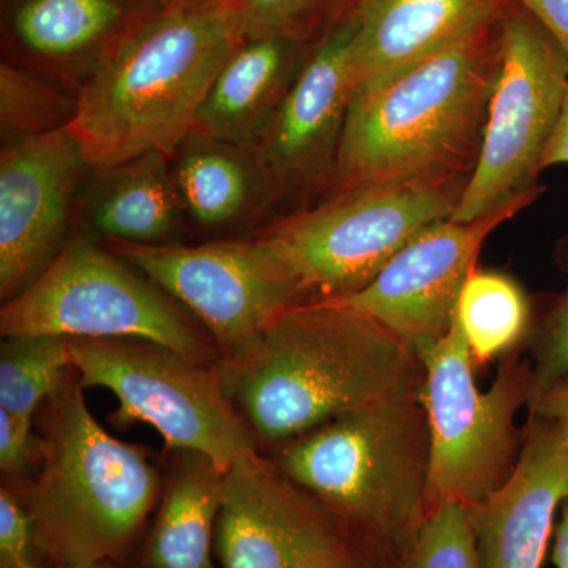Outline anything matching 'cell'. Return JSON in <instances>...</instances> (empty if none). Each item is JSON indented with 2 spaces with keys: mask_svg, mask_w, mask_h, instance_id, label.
Here are the masks:
<instances>
[{
  "mask_svg": "<svg viewBox=\"0 0 568 568\" xmlns=\"http://www.w3.org/2000/svg\"><path fill=\"white\" fill-rule=\"evenodd\" d=\"M507 6L508 0H361L353 48L357 91L480 31Z\"/></svg>",
  "mask_w": 568,
  "mask_h": 568,
  "instance_id": "e0dca14e",
  "label": "cell"
},
{
  "mask_svg": "<svg viewBox=\"0 0 568 568\" xmlns=\"http://www.w3.org/2000/svg\"><path fill=\"white\" fill-rule=\"evenodd\" d=\"M284 481L278 466L256 452L226 470L215 528L222 568H293L282 519Z\"/></svg>",
  "mask_w": 568,
  "mask_h": 568,
  "instance_id": "44dd1931",
  "label": "cell"
},
{
  "mask_svg": "<svg viewBox=\"0 0 568 568\" xmlns=\"http://www.w3.org/2000/svg\"><path fill=\"white\" fill-rule=\"evenodd\" d=\"M429 425L426 514L443 504L484 503L514 474L526 439L517 416L537 394L532 362L508 354L481 392L458 316L447 335L418 355Z\"/></svg>",
  "mask_w": 568,
  "mask_h": 568,
  "instance_id": "8992f818",
  "label": "cell"
},
{
  "mask_svg": "<svg viewBox=\"0 0 568 568\" xmlns=\"http://www.w3.org/2000/svg\"><path fill=\"white\" fill-rule=\"evenodd\" d=\"M529 342L537 390L568 376V283L534 321Z\"/></svg>",
  "mask_w": 568,
  "mask_h": 568,
  "instance_id": "f1b7e54d",
  "label": "cell"
},
{
  "mask_svg": "<svg viewBox=\"0 0 568 568\" xmlns=\"http://www.w3.org/2000/svg\"><path fill=\"white\" fill-rule=\"evenodd\" d=\"M355 32L354 13L317 41L254 148L274 185L280 215L308 207L331 192L357 91Z\"/></svg>",
  "mask_w": 568,
  "mask_h": 568,
  "instance_id": "7c38bea8",
  "label": "cell"
},
{
  "mask_svg": "<svg viewBox=\"0 0 568 568\" xmlns=\"http://www.w3.org/2000/svg\"><path fill=\"white\" fill-rule=\"evenodd\" d=\"M529 414L547 422L568 450V376L538 388L530 402Z\"/></svg>",
  "mask_w": 568,
  "mask_h": 568,
  "instance_id": "1f68e13d",
  "label": "cell"
},
{
  "mask_svg": "<svg viewBox=\"0 0 568 568\" xmlns=\"http://www.w3.org/2000/svg\"><path fill=\"white\" fill-rule=\"evenodd\" d=\"M568 97V62L528 11L508 2L500 67L476 168L452 220L473 222L541 193L538 178Z\"/></svg>",
  "mask_w": 568,
  "mask_h": 568,
  "instance_id": "30bf717a",
  "label": "cell"
},
{
  "mask_svg": "<svg viewBox=\"0 0 568 568\" xmlns=\"http://www.w3.org/2000/svg\"><path fill=\"white\" fill-rule=\"evenodd\" d=\"M69 379L48 399L43 467L21 499L37 548L54 567L121 556L162 493L148 452L111 436L89 410L78 376Z\"/></svg>",
  "mask_w": 568,
  "mask_h": 568,
  "instance_id": "5b68a950",
  "label": "cell"
},
{
  "mask_svg": "<svg viewBox=\"0 0 568 568\" xmlns=\"http://www.w3.org/2000/svg\"><path fill=\"white\" fill-rule=\"evenodd\" d=\"M33 420L13 417L0 409V469L20 476L40 455V439L33 436Z\"/></svg>",
  "mask_w": 568,
  "mask_h": 568,
  "instance_id": "4dcf8cb0",
  "label": "cell"
},
{
  "mask_svg": "<svg viewBox=\"0 0 568 568\" xmlns=\"http://www.w3.org/2000/svg\"><path fill=\"white\" fill-rule=\"evenodd\" d=\"M216 372L254 436L284 444L424 386L413 347L365 313L324 298L284 308Z\"/></svg>",
  "mask_w": 568,
  "mask_h": 568,
  "instance_id": "6da1fadb",
  "label": "cell"
},
{
  "mask_svg": "<svg viewBox=\"0 0 568 568\" xmlns=\"http://www.w3.org/2000/svg\"><path fill=\"white\" fill-rule=\"evenodd\" d=\"M457 316L476 365L514 353L530 338L536 321L528 295L514 278L478 268L467 278Z\"/></svg>",
  "mask_w": 568,
  "mask_h": 568,
  "instance_id": "603a6c76",
  "label": "cell"
},
{
  "mask_svg": "<svg viewBox=\"0 0 568 568\" xmlns=\"http://www.w3.org/2000/svg\"><path fill=\"white\" fill-rule=\"evenodd\" d=\"M73 369L69 336H3L0 409L22 420H33L41 403L61 390Z\"/></svg>",
  "mask_w": 568,
  "mask_h": 568,
  "instance_id": "cb8c5ba5",
  "label": "cell"
},
{
  "mask_svg": "<svg viewBox=\"0 0 568 568\" xmlns=\"http://www.w3.org/2000/svg\"><path fill=\"white\" fill-rule=\"evenodd\" d=\"M532 14L551 36L568 62V0H508Z\"/></svg>",
  "mask_w": 568,
  "mask_h": 568,
  "instance_id": "d6a6232c",
  "label": "cell"
},
{
  "mask_svg": "<svg viewBox=\"0 0 568 568\" xmlns=\"http://www.w3.org/2000/svg\"><path fill=\"white\" fill-rule=\"evenodd\" d=\"M70 353L82 388L118 398L115 425H151L168 447L205 455L224 470L256 452L216 366L140 338H70Z\"/></svg>",
  "mask_w": 568,
  "mask_h": 568,
  "instance_id": "9c48e42d",
  "label": "cell"
},
{
  "mask_svg": "<svg viewBox=\"0 0 568 568\" xmlns=\"http://www.w3.org/2000/svg\"><path fill=\"white\" fill-rule=\"evenodd\" d=\"M171 171L186 220L201 233L241 230L278 212L253 149L193 130L171 156Z\"/></svg>",
  "mask_w": 568,
  "mask_h": 568,
  "instance_id": "d6986e66",
  "label": "cell"
},
{
  "mask_svg": "<svg viewBox=\"0 0 568 568\" xmlns=\"http://www.w3.org/2000/svg\"><path fill=\"white\" fill-rule=\"evenodd\" d=\"M200 325L148 276L80 230L0 310L2 336L149 339L216 366L219 347Z\"/></svg>",
  "mask_w": 568,
  "mask_h": 568,
  "instance_id": "52a82bcc",
  "label": "cell"
},
{
  "mask_svg": "<svg viewBox=\"0 0 568 568\" xmlns=\"http://www.w3.org/2000/svg\"><path fill=\"white\" fill-rule=\"evenodd\" d=\"M164 9L178 6H196V3L213 2V0H156Z\"/></svg>",
  "mask_w": 568,
  "mask_h": 568,
  "instance_id": "d590c367",
  "label": "cell"
},
{
  "mask_svg": "<svg viewBox=\"0 0 568 568\" xmlns=\"http://www.w3.org/2000/svg\"><path fill=\"white\" fill-rule=\"evenodd\" d=\"M538 196L519 197L473 222L447 219L426 227L368 286L338 302L377 321L420 355L450 331L481 245Z\"/></svg>",
  "mask_w": 568,
  "mask_h": 568,
  "instance_id": "4fadbf2b",
  "label": "cell"
},
{
  "mask_svg": "<svg viewBox=\"0 0 568 568\" xmlns=\"http://www.w3.org/2000/svg\"><path fill=\"white\" fill-rule=\"evenodd\" d=\"M226 470L205 455L179 452L148 538V568H215L216 518Z\"/></svg>",
  "mask_w": 568,
  "mask_h": 568,
  "instance_id": "7402d4cb",
  "label": "cell"
},
{
  "mask_svg": "<svg viewBox=\"0 0 568 568\" xmlns=\"http://www.w3.org/2000/svg\"><path fill=\"white\" fill-rule=\"evenodd\" d=\"M316 43L242 40L216 74L193 130L254 151Z\"/></svg>",
  "mask_w": 568,
  "mask_h": 568,
  "instance_id": "ffe728a7",
  "label": "cell"
},
{
  "mask_svg": "<svg viewBox=\"0 0 568 568\" xmlns=\"http://www.w3.org/2000/svg\"><path fill=\"white\" fill-rule=\"evenodd\" d=\"M20 568H41L36 566V564H31V566H24ZM54 568H115L112 567L111 564L108 562H97V564H88V566H78V567H54Z\"/></svg>",
  "mask_w": 568,
  "mask_h": 568,
  "instance_id": "8d00e7d4",
  "label": "cell"
},
{
  "mask_svg": "<svg viewBox=\"0 0 568 568\" xmlns=\"http://www.w3.org/2000/svg\"><path fill=\"white\" fill-rule=\"evenodd\" d=\"M282 519L293 568H362L338 530L342 526L290 478L283 489Z\"/></svg>",
  "mask_w": 568,
  "mask_h": 568,
  "instance_id": "484cf974",
  "label": "cell"
},
{
  "mask_svg": "<svg viewBox=\"0 0 568 568\" xmlns=\"http://www.w3.org/2000/svg\"><path fill=\"white\" fill-rule=\"evenodd\" d=\"M560 164H568V97L558 129L552 134L547 152H545L544 171L548 168L560 166Z\"/></svg>",
  "mask_w": 568,
  "mask_h": 568,
  "instance_id": "836d02e7",
  "label": "cell"
},
{
  "mask_svg": "<svg viewBox=\"0 0 568 568\" xmlns=\"http://www.w3.org/2000/svg\"><path fill=\"white\" fill-rule=\"evenodd\" d=\"M469 178L368 183L325 194L256 233L274 241L306 298L339 301L368 286L426 227L452 219Z\"/></svg>",
  "mask_w": 568,
  "mask_h": 568,
  "instance_id": "ba28073f",
  "label": "cell"
},
{
  "mask_svg": "<svg viewBox=\"0 0 568 568\" xmlns=\"http://www.w3.org/2000/svg\"><path fill=\"white\" fill-rule=\"evenodd\" d=\"M403 392L284 444L276 466L373 555H402L426 515L429 425Z\"/></svg>",
  "mask_w": 568,
  "mask_h": 568,
  "instance_id": "277c9868",
  "label": "cell"
},
{
  "mask_svg": "<svg viewBox=\"0 0 568 568\" xmlns=\"http://www.w3.org/2000/svg\"><path fill=\"white\" fill-rule=\"evenodd\" d=\"M245 39L284 37L316 43L355 13L361 0H239Z\"/></svg>",
  "mask_w": 568,
  "mask_h": 568,
  "instance_id": "4316f807",
  "label": "cell"
},
{
  "mask_svg": "<svg viewBox=\"0 0 568 568\" xmlns=\"http://www.w3.org/2000/svg\"><path fill=\"white\" fill-rule=\"evenodd\" d=\"M163 9L156 0H2L3 59L80 97L118 44Z\"/></svg>",
  "mask_w": 568,
  "mask_h": 568,
  "instance_id": "9a60e30c",
  "label": "cell"
},
{
  "mask_svg": "<svg viewBox=\"0 0 568 568\" xmlns=\"http://www.w3.org/2000/svg\"><path fill=\"white\" fill-rule=\"evenodd\" d=\"M568 497V450L547 422L530 416L514 474L467 508L480 568H541L556 511Z\"/></svg>",
  "mask_w": 568,
  "mask_h": 568,
  "instance_id": "2e32d148",
  "label": "cell"
},
{
  "mask_svg": "<svg viewBox=\"0 0 568 568\" xmlns=\"http://www.w3.org/2000/svg\"><path fill=\"white\" fill-rule=\"evenodd\" d=\"M92 164L69 129L0 152V297L43 274L77 230Z\"/></svg>",
  "mask_w": 568,
  "mask_h": 568,
  "instance_id": "5bb4252c",
  "label": "cell"
},
{
  "mask_svg": "<svg viewBox=\"0 0 568 568\" xmlns=\"http://www.w3.org/2000/svg\"><path fill=\"white\" fill-rule=\"evenodd\" d=\"M37 547L31 515L20 497L9 488L0 489V568L31 566Z\"/></svg>",
  "mask_w": 568,
  "mask_h": 568,
  "instance_id": "f546056e",
  "label": "cell"
},
{
  "mask_svg": "<svg viewBox=\"0 0 568 568\" xmlns=\"http://www.w3.org/2000/svg\"><path fill=\"white\" fill-rule=\"evenodd\" d=\"M552 564L556 568H568V497L560 506L559 523L555 528Z\"/></svg>",
  "mask_w": 568,
  "mask_h": 568,
  "instance_id": "e575fe53",
  "label": "cell"
},
{
  "mask_svg": "<svg viewBox=\"0 0 568 568\" xmlns=\"http://www.w3.org/2000/svg\"><path fill=\"white\" fill-rule=\"evenodd\" d=\"M80 97L61 82L28 67L0 63V141L2 148L69 129Z\"/></svg>",
  "mask_w": 568,
  "mask_h": 568,
  "instance_id": "d4e9b609",
  "label": "cell"
},
{
  "mask_svg": "<svg viewBox=\"0 0 568 568\" xmlns=\"http://www.w3.org/2000/svg\"><path fill=\"white\" fill-rule=\"evenodd\" d=\"M394 568H480L469 510L443 504L425 515Z\"/></svg>",
  "mask_w": 568,
  "mask_h": 568,
  "instance_id": "83f0119b",
  "label": "cell"
},
{
  "mask_svg": "<svg viewBox=\"0 0 568 568\" xmlns=\"http://www.w3.org/2000/svg\"><path fill=\"white\" fill-rule=\"evenodd\" d=\"M104 245L203 325L220 361L241 353L268 321L306 298L280 246L260 233L200 245Z\"/></svg>",
  "mask_w": 568,
  "mask_h": 568,
  "instance_id": "8fae6325",
  "label": "cell"
},
{
  "mask_svg": "<svg viewBox=\"0 0 568 568\" xmlns=\"http://www.w3.org/2000/svg\"><path fill=\"white\" fill-rule=\"evenodd\" d=\"M189 226L171 156L159 151L93 171L78 205L77 230L102 244H182Z\"/></svg>",
  "mask_w": 568,
  "mask_h": 568,
  "instance_id": "ac0fdd59",
  "label": "cell"
},
{
  "mask_svg": "<svg viewBox=\"0 0 568 568\" xmlns=\"http://www.w3.org/2000/svg\"><path fill=\"white\" fill-rule=\"evenodd\" d=\"M244 39L239 0L168 7L133 29L82 89L69 126L93 171L153 151L173 156Z\"/></svg>",
  "mask_w": 568,
  "mask_h": 568,
  "instance_id": "7a4b0ae2",
  "label": "cell"
},
{
  "mask_svg": "<svg viewBox=\"0 0 568 568\" xmlns=\"http://www.w3.org/2000/svg\"><path fill=\"white\" fill-rule=\"evenodd\" d=\"M500 20L390 80L355 91L328 193L368 183L470 178L499 74Z\"/></svg>",
  "mask_w": 568,
  "mask_h": 568,
  "instance_id": "3957f363",
  "label": "cell"
}]
</instances>
